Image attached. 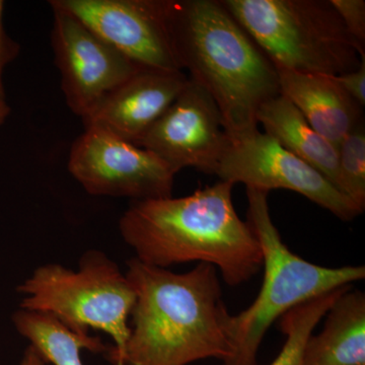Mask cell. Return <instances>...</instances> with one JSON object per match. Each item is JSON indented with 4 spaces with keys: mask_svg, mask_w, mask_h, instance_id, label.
I'll list each match as a JSON object with an SVG mask.
<instances>
[{
    "mask_svg": "<svg viewBox=\"0 0 365 365\" xmlns=\"http://www.w3.org/2000/svg\"><path fill=\"white\" fill-rule=\"evenodd\" d=\"M127 267L136 302L121 365H188L232 356V314L223 302L217 269L199 263L175 273L136 258Z\"/></svg>",
    "mask_w": 365,
    "mask_h": 365,
    "instance_id": "1",
    "label": "cell"
},
{
    "mask_svg": "<svg viewBox=\"0 0 365 365\" xmlns=\"http://www.w3.org/2000/svg\"><path fill=\"white\" fill-rule=\"evenodd\" d=\"M230 182L188 196L133 201L119 222L136 259L155 267L199 262L220 271L230 287L248 282L263 267L260 242L240 218Z\"/></svg>",
    "mask_w": 365,
    "mask_h": 365,
    "instance_id": "2",
    "label": "cell"
},
{
    "mask_svg": "<svg viewBox=\"0 0 365 365\" xmlns=\"http://www.w3.org/2000/svg\"><path fill=\"white\" fill-rule=\"evenodd\" d=\"M169 23L182 71L213 98L228 135L259 129L261 106L280 95L277 69L222 0H169Z\"/></svg>",
    "mask_w": 365,
    "mask_h": 365,
    "instance_id": "3",
    "label": "cell"
},
{
    "mask_svg": "<svg viewBox=\"0 0 365 365\" xmlns=\"http://www.w3.org/2000/svg\"><path fill=\"white\" fill-rule=\"evenodd\" d=\"M268 194L247 188V222L260 242L264 278L253 304L232 317L234 354L222 365H257L259 348L274 322L299 304L365 278L364 266L324 267L292 253L274 225Z\"/></svg>",
    "mask_w": 365,
    "mask_h": 365,
    "instance_id": "4",
    "label": "cell"
},
{
    "mask_svg": "<svg viewBox=\"0 0 365 365\" xmlns=\"http://www.w3.org/2000/svg\"><path fill=\"white\" fill-rule=\"evenodd\" d=\"M277 68L335 76L359 68L365 47L330 0H222Z\"/></svg>",
    "mask_w": 365,
    "mask_h": 365,
    "instance_id": "5",
    "label": "cell"
},
{
    "mask_svg": "<svg viewBox=\"0 0 365 365\" xmlns=\"http://www.w3.org/2000/svg\"><path fill=\"white\" fill-rule=\"evenodd\" d=\"M18 292L24 294L21 309L50 314L72 333L108 334L115 342L108 357L121 365L136 294L119 266L102 252H86L78 271L58 264L41 266Z\"/></svg>",
    "mask_w": 365,
    "mask_h": 365,
    "instance_id": "6",
    "label": "cell"
},
{
    "mask_svg": "<svg viewBox=\"0 0 365 365\" xmlns=\"http://www.w3.org/2000/svg\"><path fill=\"white\" fill-rule=\"evenodd\" d=\"M215 175L220 181L234 186L244 184L247 188L268 193L271 190H289L330 211L343 222H350L364 212L321 173L259 129L230 137V145Z\"/></svg>",
    "mask_w": 365,
    "mask_h": 365,
    "instance_id": "7",
    "label": "cell"
},
{
    "mask_svg": "<svg viewBox=\"0 0 365 365\" xmlns=\"http://www.w3.org/2000/svg\"><path fill=\"white\" fill-rule=\"evenodd\" d=\"M67 168L91 195L134 201L172 196L177 175L155 153L97 127L72 144Z\"/></svg>",
    "mask_w": 365,
    "mask_h": 365,
    "instance_id": "8",
    "label": "cell"
},
{
    "mask_svg": "<svg viewBox=\"0 0 365 365\" xmlns=\"http://www.w3.org/2000/svg\"><path fill=\"white\" fill-rule=\"evenodd\" d=\"M144 68L182 71L169 23V0H51Z\"/></svg>",
    "mask_w": 365,
    "mask_h": 365,
    "instance_id": "9",
    "label": "cell"
},
{
    "mask_svg": "<svg viewBox=\"0 0 365 365\" xmlns=\"http://www.w3.org/2000/svg\"><path fill=\"white\" fill-rule=\"evenodd\" d=\"M51 44L71 111L85 118L106 95L144 68L101 39L76 16L50 2Z\"/></svg>",
    "mask_w": 365,
    "mask_h": 365,
    "instance_id": "10",
    "label": "cell"
},
{
    "mask_svg": "<svg viewBox=\"0 0 365 365\" xmlns=\"http://www.w3.org/2000/svg\"><path fill=\"white\" fill-rule=\"evenodd\" d=\"M230 143L220 109L202 86L190 81L137 146L150 150L176 174L194 168L215 175Z\"/></svg>",
    "mask_w": 365,
    "mask_h": 365,
    "instance_id": "11",
    "label": "cell"
},
{
    "mask_svg": "<svg viewBox=\"0 0 365 365\" xmlns=\"http://www.w3.org/2000/svg\"><path fill=\"white\" fill-rule=\"evenodd\" d=\"M188 81L182 71L140 69L81 119L83 127H97L137 145Z\"/></svg>",
    "mask_w": 365,
    "mask_h": 365,
    "instance_id": "12",
    "label": "cell"
},
{
    "mask_svg": "<svg viewBox=\"0 0 365 365\" xmlns=\"http://www.w3.org/2000/svg\"><path fill=\"white\" fill-rule=\"evenodd\" d=\"M276 69L280 95L297 108L319 135L339 148L343 139L364 120L361 106L332 76Z\"/></svg>",
    "mask_w": 365,
    "mask_h": 365,
    "instance_id": "13",
    "label": "cell"
},
{
    "mask_svg": "<svg viewBox=\"0 0 365 365\" xmlns=\"http://www.w3.org/2000/svg\"><path fill=\"white\" fill-rule=\"evenodd\" d=\"M325 325L309 336L304 365H365V294L349 290L327 312Z\"/></svg>",
    "mask_w": 365,
    "mask_h": 365,
    "instance_id": "14",
    "label": "cell"
},
{
    "mask_svg": "<svg viewBox=\"0 0 365 365\" xmlns=\"http://www.w3.org/2000/svg\"><path fill=\"white\" fill-rule=\"evenodd\" d=\"M257 122L263 125L266 134L321 173L341 192L338 148L319 135L290 101L282 95L271 98L261 106Z\"/></svg>",
    "mask_w": 365,
    "mask_h": 365,
    "instance_id": "15",
    "label": "cell"
},
{
    "mask_svg": "<svg viewBox=\"0 0 365 365\" xmlns=\"http://www.w3.org/2000/svg\"><path fill=\"white\" fill-rule=\"evenodd\" d=\"M16 331L31 342L46 362L53 365H85L83 349L98 353L107 351L98 337L72 333L50 314L20 309L14 314Z\"/></svg>",
    "mask_w": 365,
    "mask_h": 365,
    "instance_id": "16",
    "label": "cell"
},
{
    "mask_svg": "<svg viewBox=\"0 0 365 365\" xmlns=\"http://www.w3.org/2000/svg\"><path fill=\"white\" fill-rule=\"evenodd\" d=\"M352 285L340 287L328 294L299 304L279 319L281 332L287 336L284 345L270 365H304L302 354L309 336L321 319L325 318L336 299Z\"/></svg>",
    "mask_w": 365,
    "mask_h": 365,
    "instance_id": "17",
    "label": "cell"
},
{
    "mask_svg": "<svg viewBox=\"0 0 365 365\" xmlns=\"http://www.w3.org/2000/svg\"><path fill=\"white\" fill-rule=\"evenodd\" d=\"M341 192L362 211L365 208L364 120L343 139L339 148Z\"/></svg>",
    "mask_w": 365,
    "mask_h": 365,
    "instance_id": "18",
    "label": "cell"
},
{
    "mask_svg": "<svg viewBox=\"0 0 365 365\" xmlns=\"http://www.w3.org/2000/svg\"><path fill=\"white\" fill-rule=\"evenodd\" d=\"M330 4L349 35L365 47L364 0H330Z\"/></svg>",
    "mask_w": 365,
    "mask_h": 365,
    "instance_id": "19",
    "label": "cell"
},
{
    "mask_svg": "<svg viewBox=\"0 0 365 365\" xmlns=\"http://www.w3.org/2000/svg\"><path fill=\"white\" fill-rule=\"evenodd\" d=\"M4 1L0 0V98L6 100L4 72L6 67L20 55L21 47L7 35L4 25Z\"/></svg>",
    "mask_w": 365,
    "mask_h": 365,
    "instance_id": "20",
    "label": "cell"
},
{
    "mask_svg": "<svg viewBox=\"0 0 365 365\" xmlns=\"http://www.w3.org/2000/svg\"><path fill=\"white\" fill-rule=\"evenodd\" d=\"M338 83L361 107L365 105V56L361 57L359 68L332 76Z\"/></svg>",
    "mask_w": 365,
    "mask_h": 365,
    "instance_id": "21",
    "label": "cell"
},
{
    "mask_svg": "<svg viewBox=\"0 0 365 365\" xmlns=\"http://www.w3.org/2000/svg\"><path fill=\"white\" fill-rule=\"evenodd\" d=\"M47 362L43 359L40 352L34 346L30 345L26 350L21 365H46Z\"/></svg>",
    "mask_w": 365,
    "mask_h": 365,
    "instance_id": "22",
    "label": "cell"
},
{
    "mask_svg": "<svg viewBox=\"0 0 365 365\" xmlns=\"http://www.w3.org/2000/svg\"><path fill=\"white\" fill-rule=\"evenodd\" d=\"M11 112V107L7 105L6 101L0 98V127H1L2 125L4 124V122L6 121V119L9 118Z\"/></svg>",
    "mask_w": 365,
    "mask_h": 365,
    "instance_id": "23",
    "label": "cell"
}]
</instances>
